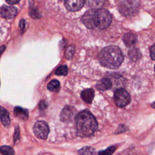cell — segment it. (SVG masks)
Segmentation results:
<instances>
[{"label": "cell", "instance_id": "1", "mask_svg": "<svg viewBox=\"0 0 155 155\" xmlns=\"http://www.w3.org/2000/svg\"><path fill=\"white\" fill-rule=\"evenodd\" d=\"M75 121L77 135L82 137L91 136L97 128L98 124L96 118L87 110L78 113Z\"/></svg>", "mask_w": 155, "mask_h": 155}, {"label": "cell", "instance_id": "2", "mask_svg": "<svg viewBox=\"0 0 155 155\" xmlns=\"http://www.w3.org/2000/svg\"><path fill=\"white\" fill-rule=\"evenodd\" d=\"M100 64L110 69L119 68L124 61V55L119 47L110 45L104 48L98 55Z\"/></svg>", "mask_w": 155, "mask_h": 155}, {"label": "cell", "instance_id": "3", "mask_svg": "<svg viewBox=\"0 0 155 155\" xmlns=\"http://www.w3.org/2000/svg\"><path fill=\"white\" fill-rule=\"evenodd\" d=\"M112 17L110 13L103 8L96 9L94 15V24L96 28L105 29L111 24Z\"/></svg>", "mask_w": 155, "mask_h": 155}, {"label": "cell", "instance_id": "4", "mask_svg": "<svg viewBox=\"0 0 155 155\" xmlns=\"http://www.w3.org/2000/svg\"><path fill=\"white\" fill-rule=\"evenodd\" d=\"M139 5V1L126 0L119 2V4H118V8L122 15L130 18L137 13Z\"/></svg>", "mask_w": 155, "mask_h": 155}, {"label": "cell", "instance_id": "5", "mask_svg": "<svg viewBox=\"0 0 155 155\" xmlns=\"http://www.w3.org/2000/svg\"><path fill=\"white\" fill-rule=\"evenodd\" d=\"M114 100L117 107H124L130 103L131 96L125 89L118 88L114 92Z\"/></svg>", "mask_w": 155, "mask_h": 155}, {"label": "cell", "instance_id": "6", "mask_svg": "<svg viewBox=\"0 0 155 155\" xmlns=\"http://www.w3.org/2000/svg\"><path fill=\"white\" fill-rule=\"evenodd\" d=\"M33 131L36 136L39 139H46L49 133V127L45 122L39 120L35 124Z\"/></svg>", "mask_w": 155, "mask_h": 155}, {"label": "cell", "instance_id": "7", "mask_svg": "<svg viewBox=\"0 0 155 155\" xmlns=\"http://www.w3.org/2000/svg\"><path fill=\"white\" fill-rule=\"evenodd\" d=\"M96 9L92 8L87 11L82 16V22L90 29H93L96 28L94 24V15Z\"/></svg>", "mask_w": 155, "mask_h": 155}, {"label": "cell", "instance_id": "8", "mask_svg": "<svg viewBox=\"0 0 155 155\" xmlns=\"http://www.w3.org/2000/svg\"><path fill=\"white\" fill-rule=\"evenodd\" d=\"M76 109L72 106H65L60 114V119L64 122H71L76 116Z\"/></svg>", "mask_w": 155, "mask_h": 155}, {"label": "cell", "instance_id": "9", "mask_svg": "<svg viewBox=\"0 0 155 155\" xmlns=\"http://www.w3.org/2000/svg\"><path fill=\"white\" fill-rule=\"evenodd\" d=\"M85 4L83 0H67L64 2L66 8L71 12H76L81 9Z\"/></svg>", "mask_w": 155, "mask_h": 155}, {"label": "cell", "instance_id": "10", "mask_svg": "<svg viewBox=\"0 0 155 155\" xmlns=\"http://www.w3.org/2000/svg\"><path fill=\"white\" fill-rule=\"evenodd\" d=\"M1 16L5 19H12L16 16L18 13V10L13 6L4 5L0 9Z\"/></svg>", "mask_w": 155, "mask_h": 155}, {"label": "cell", "instance_id": "11", "mask_svg": "<svg viewBox=\"0 0 155 155\" xmlns=\"http://www.w3.org/2000/svg\"><path fill=\"white\" fill-rule=\"evenodd\" d=\"M112 86V82L109 78H104L99 81L96 84V87L97 89L105 91L110 89Z\"/></svg>", "mask_w": 155, "mask_h": 155}, {"label": "cell", "instance_id": "12", "mask_svg": "<svg viewBox=\"0 0 155 155\" xmlns=\"http://www.w3.org/2000/svg\"><path fill=\"white\" fill-rule=\"evenodd\" d=\"M123 41L127 47H130L137 42V36L132 33H127L123 36Z\"/></svg>", "mask_w": 155, "mask_h": 155}, {"label": "cell", "instance_id": "13", "mask_svg": "<svg viewBox=\"0 0 155 155\" xmlns=\"http://www.w3.org/2000/svg\"><path fill=\"white\" fill-rule=\"evenodd\" d=\"M94 96V90L92 88H87L82 91L81 93V98L88 104L91 103Z\"/></svg>", "mask_w": 155, "mask_h": 155}, {"label": "cell", "instance_id": "14", "mask_svg": "<svg viewBox=\"0 0 155 155\" xmlns=\"http://www.w3.org/2000/svg\"><path fill=\"white\" fill-rule=\"evenodd\" d=\"M0 119L2 124L5 126H8L10 123L8 112L1 106H0Z\"/></svg>", "mask_w": 155, "mask_h": 155}, {"label": "cell", "instance_id": "15", "mask_svg": "<svg viewBox=\"0 0 155 155\" xmlns=\"http://www.w3.org/2000/svg\"><path fill=\"white\" fill-rule=\"evenodd\" d=\"M14 113L16 116L22 120H27L28 119V110L25 108L20 107H16L14 109Z\"/></svg>", "mask_w": 155, "mask_h": 155}, {"label": "cell", "instance_id": "16", "mask_svg": "<svg viewBox=\"0 0 155 155\" xmlns=\"http://www.w3.org/2000/svg\"><path fill=\"white\" fill-rule=\"evenodd\" d=\"M129 58L134 62L137 61L142 58V54L140 50L137 48H131L128 53Z\"/></svg>", "mask_w": 155, "mask_h": 155}, {"label": "cell", "instance_id": "17", "mask_svg": "<svg viewBox=\"0 0 155 155\" xmlns=\"http://www.w3.org/2000/svg\"><path fill=\"white\" fill-rule=\"evenodd\" d=\"M47 88L51 91L57 92L60 89V83L58 80L53 79L48 84Z\"/></svg>", "mask_w": 155, "mask_h": 155}, {"label": "cell", "instance_id": "18", "mask_svg": "<svg viewBox=\"0 0 155 155\" xmlns=\"http://www.w3.org/2000/svg\"><path fill=\"white\" fill-rule=\"evenodd\" d=\"M94 149L90 147H84L79 150L80 155H91L94 153Z\"/></svg>", "mask_w": 155, "mask_h": 155}, {"label": "cell", "instance_id": "19", "mask_svg": "<svg viewBox=\"0 0 155 155\" xmlns=\"http://www.w3.org/2000/svg\"><path fill=\"white\" fill-rule=\"evenodd\" d=\"M0 151L4 155H14V150L10 146H2L0 147Z\"/></svg>", "mask_w": 155, "mask_h": 155}, {"label": "cell", "instance_id": "20", "mask_svg": "<svg viewBox=\"0 0 155 155\" xmlns=\"http://www.w3.org/2000/svg\"><path fill=\"white\" fill-rule=\"evenodd\" d=\"M68 73V68L67 65H63L59 66L56 70L55 74L58 76H65Z\"/></svg>", "mask_w": 155, "mask_h": 155}, {"label": "cell", "instance_id": "21", "mask_svg": "<svg viewBox=\"0 0 155 155\" xmlns=\"http://www.w3.org/2000/svg\"><path fill=\"white\" fill-rule=\"evenodd\" d=\"M74 47L73 45H70L68 46L65 50V56L67 59H71L72 58V57L74 55Z\"/></svg>", "mask_w": 155, "mask_h": 155}, {"label": "cell", "instance_id": "22", "mask_svg": "<svg viewBox=\"0 0 155 155\" xmlns=\"http://www.w3.org/2000/svg\"><path fill=\"white\" fill-rule=\"evenodd\" d=\"M115 150H116L115 147L111 146L104 150L100 151L99 152V155H111L114 152Z\"/></svg>", "mask_w": 155, "mask_h": 155}, {"label": "cell", "instance_id": "23", "mask_svg": "<svg viewBox=\"0 0 155 155\" xmlns=\"http://www.w3.org/2000/svg\"><path fill=\"white\" fill-rule=\"evenodd\" d=\"M30 15L34 18H38L41 17L40 14L39 13V12H38V10L36 9H33L31 8L30 11Z\"/></svg>", "mask_w": 155, "mask_h": 155}, {"label": "cell", "instance_id": "24", "mask_svg": "<svg viewBox=\"0 0 155 155\" xmlns=\"http://www.w3.org/2000/svg\"><path fill=\"white\" fill-rule=\"evenodd\" d=\"M128 130V127L125 125H119V127H118V128L117 129V130L116 131V133L117 134H119V133H123L125 131H127Z\"/></svg>", "mask_w": 155, "mask_h": 155}, {"label": "cell", "instance_id": "25", "mask_svg": "<svg viewBox=\"0 0 155 155\" xmlns=\"http://www.w3.org/2000/svg\"><path fill=\"white\" fill-rule=\"evenodd\" d=\"M150 56L153 60L155 61V44H153L150 48Z\"/></svg>", "mask_w": 155, "mask_h": 155}, {"label": "cell", "instance_id": "26", "mask_svg": "<svg viewBox=\"0 0 155 155\" xmlns=\"http://www.w3.org/2000/svg\"><path fill=\"white\" fill-rule=\"evenodd\" d=\"M19 137V128L16 127L15 129V134H14V140L15 142L16 141V140H18Z\"/></svg>", "mask_w": 155, "mask_h": 155}, {"label": "cell", "instance_id": "27", "mask_svg": "<svg viewBox=\"0 0 155 155\" xmlns=\"http://www.w3.org/2000/svg\"><path fill=\"white\" fill-rule=\"evenodd\" d=\"M47 107V104L45 102V101H42L40 102L39 104V108L40 110H44Z\"/></svg>", "mask_w": 155, "mask_h": 155}, {"label": "cell", "instance_id": "28", "mask_svg": "<svg viewBox=\"0 0 155 155\" xmlns=\"http://www.w3.org/2000/svg\"><path fill=\"white\" fill-rule=\"evenodd\" d=\"M19 27H20L21 30H23L24 29V28H25V21L24 19H21L20 21Z\"/></svg>", "mask_w": 155, "mask_h": 155}, {"label": "cell", "instance_id": "29", "mask_svg": "<svg viewBox=\"0 0 155 155\" xmlns=\"http://www.w3.org/2000/svg\"><path fill=\"white\" fill-rule=\"evenodd\" d=\"M6 2L9 4H15L18 3L19 1H6Z\"/></svg>", "mask_w": 155, "mask_h": 155}, {"label": "cell", "instance_id": "30", "mask_svg": "<svg viewBox=\"0 0 155 155\" xmlns=\"http://www.w3.org/2000/svg\"><path fill=\"white\" fill-rule=\"evenodd\" d=\"M5 48V45H2V46L0 47V54L1 53H2V52L4 51Z\"/></svg>", "mask_w": 155, "mask_h": 155}, {"label": "cell", "instance_id": "31", "mask_svg": "<svg viewBox=\"0 0 155 155\" xmlns=\"http://www.w3.org/2000/svg\"><path fill=\"white\" fill-rule=\"evenodd\" d=\"M151 105L152 108H155V101H154L153 103H152Z\"/></svg>", "mask_w": 155, "mask_h": 155}, {"label": "cell", "instance_id": "32", "mask_svg": "<svg viewBox=\"0 0 155 155\" xmlns=\"http://www.w3.org/2000/svg\"><path fill=\"white\" fill-rule=\"evenodd\" d=\"M154 71H155V65H154Z\"/></svg>", "mask_w": 155, "mask_h": 155}]
</instances>
